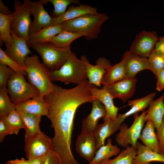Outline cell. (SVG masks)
<instances>
[{"instance_id":"1","label":"cell","mask_w":164,"mask_h":164,"mask_svg":"<svg viewBox=\"0 0 164 164\" xmlns=\"http://www.w3.org/2000/svg\"><path fill=\"white\" fill-rule=\"evenodd\" d=\"M44 97L48 107V118L54 130L52 138L53 150L60 157L62 164H79L71 151L72 135L77 108L95 99L88 81L69 89L54 84L53 91Z\"/></svg>"},{"instance_id":"2","label":"cell","mask_w":164,"mask_h":164,"mask_svg":"<svg viewBox=\"0 0 164 164\" xmlns=\"http://www.w3.org/2000/svg\"><path fill=\"white\" fill-rule=\"evenodd\" d=\"M108 19L106 14L98 13L83 15L60 24L63 30L81 34L90 40L98 37L102 25Z\"/></svg>"},{"instance_id":"3","label":"cell","mask_w":164,"mask_h":164,"mask_svg":"<svg viewBox=\"0 0 164 164\" xmlns=\"http://www.w3.org/2000/svg\"><path fill=\"white\" fill-rule=\"evenodd\" d=\"M25 70L31 84L39 91V95L45 96L53 90L50 71L36 55L27 56L25 60Z\"/></svg>"},{"instance_id":"4","label":"cell","mask_w":164,"mask_h":164,"mask_svg":"<svg viewBox=\"0 0 164 164\" xmlns=\"http://www.w3.org/2000/svg\"><path fill=\"white\" fill-rule=\"evenodd\" d=\"M50 75L52 81H60L65 84L73 83L78 85L87 79L85 63L74 53L60 69L50 72Z\"/></svg>"},{"instance_id":"5","label":"cell","mask_w":164,"mask_h":164,"mask_svg":"<svg viewBox=\"0 0 164 164\" xmlns=\"http://www.w3.org/2000/svg\"><path fill=\"white\" fill-rule=\"evenodd\" d=\"M30 47L40 55L43 63L50 72L60 69L73 53L70 46L59 47L51 42L32 43Z\"/></svg>"},{"instance_id":"6","label":"cell","mask_w":164,"mask_h":164,"mask_svg":"<svg viewBox=\"0 0 164 164\" xmlns=\"http://www.w3.org/2000/svg\"><path fill=\"white\" fill-rule=\"evenodd\" d=\"M15 10L12 15L11 28L18 36L25 39L29 46V29L32 21L30 18V1L24 0L23 2L15 0L14 2Z\"/></svg>"},{"instance_id":"7","label":"cell","mask_w":164,"mask_h":164,"mask_svg":"<svg viewBox=\"0 0 164 164\" xmlns=\"http://www.w3.org/2000/svg\"><path fill=\"white\" fill-rule=\"evenodd\" d=\"M7 89L15 105L39 95L38 90L25 80L23 75L15 73L8 81Z\"/></svg>"},{"instance_id":"8","label":"cell","mask_w":164,"mask_h":164,"mask_svg":"<svg viewBox=\"0 0 164 164\" xmlns=\"http://www.w3.org/2000/svg\"><path fill=\"white\" fill-rule=\"evenodd\" d=\"M147 111H142L138 115L134 114V120L129 127L126 124L122 123L119 128V132L116 135L115 139L120 146L126 148L129 145L136 148L137 140L141 135L143 127L145 116Z\"/></svg>"},{"instance_id":"9","label":"cell","mask_w":164,"mask_h":164,"mask_svg":"<svg viewBox=\"0 0 164 164\" xmlns=\"http://www.w3.org/2000/svg\"><path fill=\"white\" fill-rule=\"evenodd\" d=\"M24 151L28 160L46 155L53 150L52 139L41 130L30 136H25Z\"/></svg>"},{"instance_id":"10","label":"cell","mask_w":164,"mask_h":164,"mask_svg":"<svg viewBox=\"0 0 164 164\" xmlns=\"http://www.w3.org/2000/svg\"><path fill=\"white\" fill-rule=\"evenodd\" d=\"M159 39L155 31L143 30L137 35L129 51L141 57L148 58L153 51Z\"/></svg>"},{"instance_id":"11","label":"cell","mask_w":164,"mask_h":164,"mask_svg":"<svg viewBox=\"0 0 164 164\" xmlns=\"http://www.w3.org/2000/svg\"><path fill=\"white\" fill-rule=\"evenodd\" d=\"M48 0L30 1V12L34 16L29 29V36L41 29L50 25L53 18L44 8V5L49 2Z\"/></svg>"},{"instance_id":"12","label":"cell","mask_w":164,"mask_h":164,"mask_svg":"<svg viewBox=\"0 0 164 164\" xmlns=\"http://www.w3.org/2000/svg\"><path fill=\"white\" fill-rule=\"evenodd\" d=\"M85 63L87 78L90 85H93L101 87V81L107 70L111 66L106 58L99 57L96 60L95 64H91L87 57L82 56L80 59Z\"/></svg>"},{"instance_id":"13","label":"cell","mask_w":164,"mask_h":164,"mask_svg":"<svg viewBox=\"0 0 164 164\" xmlns=\"http://www.w3.org/2000/svg\"><path fill=\"white\" fill-rule=\"evenodd\" d=\"M11 32L12 39V45L6 47L4 51L24 69L25 59L31 53L28 42L25 39L17 36L11 29Z\"/></svg>"},{"instance_id":"14","label":"cell","mask_w":164,"mask_h":164,"mask_svg":"<svg viewBox=\"0 0 164 164\" xmlns=\"http://www.w3.org/2000/svg\"><path fill=\"white\" fill-rule=\"evenodd\" d=\"M90 89L93 97L100 101L105 108L106 113L103 118L104 122L109 120H115L119 108L114 105V99L106 89L104 86L99 89L93 85H90Z\"/></svg>"},{"instance_id":"15","label":"cell","mask_w":164,"mask_h":164,"mask_svg":"<svg viewBox=\"0 0 164 164\" xmlns=\"http://www.w3.org/2000/svg\"><path fill=\"white\" fill-rule=\"evenodd\" d=\"M122 58L125 62L126 78H135L136 74L143 70H148L152 71L147 58L141 57L129 50L124 53Z\"/></svg>"},{"instance_id":"16","label":"cell","mask_w":164,"mask_h":164,"mask_svg":"<svg viewBox=\"0 0 164 164\" xmlns=\"http://www.w3.org/2000/svg\"><path fill=\"white\" fill-rule=\"evenodd\" d=\"M137 79L125 78L111 85H103L113 98H119L123 102L131 97L135 90Z\"/></svg>"},{"instance_id":"17","label":"cell","mask_w":164,"mask_h":164,"mask_svg":"<svg viewBox=\"0 0 164 164\" xmlns=\"http://www.w3.org/2000/svg\"><path fill=\"white\" fill-rule=\"evenodd\" d=\"M76 147L80 155L90 163L94 158L97 149L93 134L81 132L77 137Z\"/></svg>"},{"instance_id":"18","label":"cell","mask_w":164,"mask_h":164,"mask_svg":"<svg viewBox=\"0 0 164 164\" xmlns=\"http://www.w3.org/2000/svg\"><path fill=\"white\" fill-rule=\"evenodd\" d=\"M92 108L90 114L82 121L81 132L93 133L98 125V120L104 118L106 113L104 106L97 99L92 102Z\"/></svg>"},{"instance_id":"19","label":"cell","mask_w":164,"mask_h":164,"mask_svg":"<svg viewBox=\"0 0 164 164\" xmlns=\"http://www.w3.org/2000/svg\"><path fill=\"white\" fill-rule=\"evenodd\" d=\"M15 108L18 112H26L41 117H48L47 104L44 97L40 95L15 105Z\"/></svg>"},{"instance_id":"20","label":"cell","mask_w":164,"mask_h":164,"mask_svg":"<svg viewBox=\"0 0 164 164\" xmlns=\"http://www.w3.org/2000/svg\"><path fill=\"white\" fill-rule=\"evenodd\" d=\"M98 13L96 8L90 5L80 4L76 6H71L68 7L67 10L62 15L53 18L50 25L60 24L83 15Z\"/></svg>"},{"instance_id":"21","label":"cell","mask_w":164,"mask_h":164,"mask_svg":"<svg viewBox=\"0 0 164 164\" xmlns=\"http://www.w3.org/2000/svg\"><path fill=\"white\" fill-rule=\"evenodd\" d=\"M155 95V93H153L140 98L129 101L128 104L131 107V108L125 113L118 114L115 120L118 127L119 128L121 125L128 117L139 111H145L153 100Z\"/></svg>"},{"instance_id":"22","label":"cell","mask_w":164,"mask_h":164,"mask_svg":"<svg viewBox=\"0 0 164 164\" xmlns=\"http://www.w3.org/2000/svg\"><path fill=\"white\" fill-rule=\"evenodd\" d=\"M145 116V123L150 120L152 123L157 132L162 123L164 117V104L163 96L152 100L149 105Z\"/></svg>"},{"instance_id":"23","label":"cell","mask_w":164,"mask_h":164,"mask_svg":"<svg viewBox=\"0 0 164 164\" xmlns=\"http://www.w3.org/2000/svg\"><path fill=\"white\" fill-rule=\"evenodd\" d=\"M137 154L132 164H150L152 162H164V156L155 152L139 142L136 144Z\"/></svg>"},{"instance_id":"24","label":"cell","mask_w":164,"mask_h":164,"mask_svg":"<svg viewBox=\"0 0 164 164\" xmlns=\"http://www.w3.org/2000/svg\"><path fill=\"white\" fill-rule=\"evenodd\" d=\"M155 128L150 120L146 122L139 139L143 145L152 150L160 153L159 145Z\"/></svg>"},{"instance_id":"25","label":"cell","mask_w":164,"mask_h":164,"mask_svg":"<svg viewBox=\"0 0 164 164\" xmlns=\"http://www.w3.org/2000/svg\"><path fill=\"white\" fill-rule=\"evenodd\" d=\"M63 31L60 24L43 28L29 36V47L33 43L50 42L53 38Z\"/></svg>"},{"instance_id":"26","label":"cell","mask_w":164,"mask_h":164,"mask_svg":"<svg viewBox=\"0 0 164 164\" xmlns=\"http://www.w3.org/2000/svg\"><path fill=\"white\" fill-rule=\"evenodd\" d=\"M118 130L115 121L111 120L98 125L93 133L96 141L97 149L104 145L106 139Z\"/></svg>"},{"instance_id":"27","label":"cell","mask_w":164,"mask_h":164,"mask_svg":"<svg viewBox=\"0 0 164 164\" xmlns=\"http://www.w3.org/2000/svg\"><path fill=\"white\" fill-rule=\"evenodd\" d=\"M124 60L122 58L119 63L111 65L107 70L101 81V84L109 85L126 78Z\"/></svg>"},{"instance_id":"28","label":"cell","mask_w":164,"mask_h":164,"mask_svg":"<svg viewBox=\"0 0 164 164\" xmlns=\"http://www.w3.org/2000/svg\"><path fill=\"white\" fill-rule=\"evenodd\" d=\"M120 151L119 148L117 145H113L111 139L109 138L106 145H103L98 148L93 160L89 164H97L103 160L118 155Z\"/></svg>"},{"instance_id":"29","label":"cell","mask_w":164,"mask_h":164,"mask_svg":"<svg viewBox=\"0 0 164 164\" xmlns=\"http://www.w3.org/2000/svg\"><path fill=\"white\" fill-rule=\"evenodd\" d=\"M18 112L24 125L26 132L25 136H31L40 131L39 123L41 117L26 112Z\"/></svg>"},{"instance_id":"30","label":"cell","mask_w":164,"mask_h":164,"mask_svg":"<svg viewBox=\"0 0 164 164\" xmlns=\"http://www.w3.org/2000/svg\"><path fill=\"white\" fill-rule=\"evenodd\" d=\"M12 15H6L0 13V43H4L6 47L11 46L12 43L11 32V23Z\"/></svg>"},{"instance_id":"31","label":"cell","mask_w":164,"mask_h":164,"mask_svg":"<svg viewBox=\"0 0 164 164\" xmlns=\"http://www.w3.org/2000/svg\"><path fill=\"white\" fill-rule=\"evenodd\" d=\"M82 36L83 35L80 33L63 30L54 37L50 42L59 47H68L70 46L71 44L74 41Z\"/></svg>"},{"instance_id":"32","label":"cell","mask_w":164,"mask_h":164,"mask_svg":"<svg viewBox=\"0 0 164 164\" xmlns=\"http://www.w3.org/2000/svg\"><path fill=\"white\" fill-rule=\"evenodd\" d=\"M8 94L7 86L0 88V119L4 118L16 110L15 105Z\"/></svg>"},{"instance_id":"33","label":"cell","mask_w":164,"mask_h":164,"mask_svg":"<svg viewBox=\"0 0 164 164\" xmlns=\"http://www.w3.org/2000/svg\"><path fill=\"white\" fill-rule=\"evenodd\" d=\"M136 154V149L129 145L122 150L115 158L108 159L106 164H132Z\"/></svg>"},{"instance_id":"34","label":"cell","mask_w":164,"mask_h":164,"mask_svg":"<svg viewBox=\"0 0 164 164\" xmlns=\"http://www.w3.org/2000/svg\"><path fill=\"white\" fill-rule=\"evenodd\" d=\"M3 119L9 126L11 135H17L20 129H24V125L20 115L16 110L12 112Z\"/></svg>"},{"instance_id":"35","label":"cell","mask_w":164,"mask_h":164,"mask_svg":"<svg viewBox=\"0 0 164 164\" xmlns=\"http://www.w3.org/2000/svg\"><path fill=\"white\" fill-rule=\"evenodd\" d=\"M148 59L152 72L156 76L159 71L164 69V55L153 50Z\"/></svg>"},{"instance_id":"36","label":"cell","mask_w":164,"mask_h":164,"mask_svg":"<svg viewBox=\"0 0 164 164\" xmlns=\"http://www.w3.org/2000/svg\"><path fill=\"white\" fill-rule=\"evenodd\" d=\"M0 63L7 65L15 73L23 76H27L25 69L18 63L8 56L1 48H0Z\"/></svg>"},{"instance_id":"37","label":"cell","mask_w":164,"mask_h":164,"mask_svg":"<svg viewBox=\"0 0 164 164\" xmlns=\"http://www.w3.org/2000/svg\"><path fill=\"white\" fill-rule=\"evenodd\" d=\"M54 7V13L58 16L62 15L67 11V7L72 3L77 4L80 2L77 0H48Z\"/></svg>"},{"instance_id":"38","label":"cell","mask_w":164,"mask_h":164,"mask_svg":"<svg viewBox=\"0 0 164 164\" xmlns=\"http://www.w3.org/2000/svg\"><path fill=\"white\" fill-rule=\"evenodd\" d=\"M15 73L7 65L0 63V88L7 86L8 81Z\"/></svg>"},{"instance_id":"39","label":"cell","mask_w":164,"mask_h":164,"mask_svg":"<svg viewBox=\"0 0 164 164\" xmlns=\"http://www.w3.org/2000/svg\"><path fill=\"white\" fill-rule=\"evenodd\" d=\"M160 149V153L164 156V117L158 131L156 132Z\"/></svg>"},{"instance_id":"40","label":"cell","mask_w":164,"mask_h":164,"mask_svg":"<svg viewBox=\"0 0 164 164\" xmlns=\"http://www.w3.org/2000/svg\"><path fill=\"white\" fill-rule=\"evenodd\" d=\"M44 164H62L60 157L53 150L47 155Z\"/></svg>"},{"instance_id":"41","label":"cell","mask_w":164,"mask_h":164,"mask_svg":"<svg viewBox=\"0 0 164 164\" xmlns=\"http://www.w3.org/2000/svg\"><path fill=\"white\" fill-rule=\"evenodd\" d=\"M11 135L10 129L4 119H0V142H3L5 137Z\"/></svg>"},{"instance_id":"42","label":"cell","mask_w":164,"mask_h":164,"mask_svg":"<svg viewBox=\"0 0 164 164\" xmlns=\"http://www.w3.org/2000/svg\"><path fill=\"white\" fill-rule=\"evenodd\" d=\"M157 82L156 89L158 91L164 90V69L159 71L156 76Z\"/></svg>"},{"instance_id":"43","label":"cell","mask_w":164,"mask_h":164,"mask_svg":"<svg viewBox=\"0 0 164 164\" xmlns=\"http://www.w3.org/2000/svg\"><path fill=\"white\" fill-rule=\"evenodd\" d=\"M159 38L153 50L164 55V36Z\"/></svg>"},{"instance_id":"44","label":"cell","mask_w":164,"mask_h":164,"mask_svg":"<svg viewBox=\"0 0 164 164\" xmlns=\"http://www.w3.org/2000/svg\"><path fill=\"white\" fill-rule=\"evenodd\" d=\"M13 12H11L8 8L5 6L1 0H0V13L2 14L10 15L13 14Z\"/></svg>"},{"instance_id":"45","label":"cell","mask_w":164,"mask_h":164,"mask_svg":"<svg viewBox=\"0 0 164 164\" xmlns=\"http://www.w3.org/2000/svg\"><path fill=\"white\" fill-rule=\"evenodd\" d=\"M47 155L28 160L29 161L30 164H44Z\"/></svg>"},{"instance_id":"46","label":"cell","mask_w":164,"mask_h":164,"mask_svg":"<svg viewBox=\"0 0 164 164\" xmlns=\"http://www.w3.org/2000/svg\"><path fill=\"white\" fill-rule=\"evenodd\" d=\"M11 164H30L29 161L26 160L25 159L22 158L20 159H16L13 160H10Z\"/></svg>"},{"instance_id":"47","label":"cell","mask_w":164,"mask_h":164,"mask_svg":"<svg viewBox=\"0 0 164 164\" xmlns=\"http://www.w3.org/2000/svg\"><path fill=\"white\" fill-rule=\"evenodd\" d=\"M108 159L103 160L99 163H98L97 164H106Z\"/></svg>"},{"instance_id":"48","label":"cell","mask_w":164,"mask_h":164,"mask_svg":"<svg viewBox=\"0 0 164 164\" xmlns=\"http://www.w3.org/2000/svg\"><path fill=\"white\" fill-rule=\"evenodd\" d=\"M5 164H11L10 161H8Z\"/></svg>"},{"instance_id":"49","label":"cell","mask_w":164,"mask_h":164,"mask_svg":"<svg viewBox=\"0 0 164 164\" xmlns=\"http://www.w3.org/2000/svg\"><path fill=\"white\" fill-rule=\"evenodd\" d=\"M162 96H163V100L164 104V94L162 95Z\"/></svg>"},{"instance_id":"50","label":"cell","mask_w":164,"mask_h":164,"mask_svg":"<svg viewBox=\"0 0 164 164\" xmlns=\"http://www.w3.org/2000/svg\"></svg>"}]
</instances>
